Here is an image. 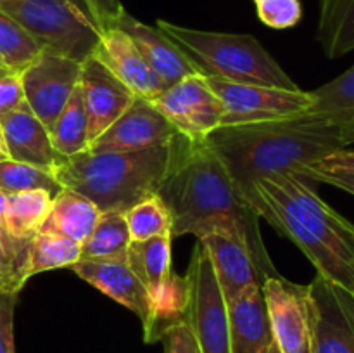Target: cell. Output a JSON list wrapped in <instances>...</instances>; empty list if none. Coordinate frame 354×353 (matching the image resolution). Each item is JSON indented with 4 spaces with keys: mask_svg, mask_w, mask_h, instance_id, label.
Listing matches in <instances>:
<instances>
[{
    "mask_svg": "<svg viewBox=\"0 0 354 353\" xmlns=\"http://www.w3.org/2000/svg\"><path fill=\"white\" fill-rule=\"evenodd\" d=\"M206 144L221 159L239 192L258 180L297 173L354 145V113L306 111L265 123L220 127Z\"/></svg>",
    "mask_w": 354,
    "mask_h": 353,
    "instance_id": "cell-1",
    "label": "cell"
},
{
    "mask_svg": "<svg viewBox=\"0 0 354 353\" xmlns=\"http://www.w3.org/2000/svg\"><path fill=\"white\" fill-rule=\"evenodd\" d=\"M158 196L171 215L173 237L192 234L199 239L209 232L232 235L248 249L263 280L279 275L263 241L259 215L206 141L185 142Z\"/></svg>",
    "mask_w": 354,
    "mask_h": 353,
    "instance_id": "cell-2",
    "label": "cell"
},
{
    "mask_svg": "<svg viewBox=\"0 0 354 353\" xmlns=\"http://www.w3.org/2000/svg\"><path fill=\"white\" fill-rule=\"evenodd\" d=\"M245 201L308 256L318 275L354 296V225L328 206L311 182L279 173L258 180Z\"/></svg>",
    "mask_w": 354,
    "mask_h": 353,
    "instance_id": "cell-3",
    "label": "cell"
},
{
    "mask_svg": "<svg viewBox=\"0 0 354 353\" xmlns=\"http://www.w3.org/2000/svg\"><path fill=\"white\" fill-rule=\"evenodd\" d=\"M185 142V137L176 135L168 144L144 151L59 156L50 172L62 187L88 197L102 213H124L138 201L158 194Z\"/></svg>",
    "mask_w": 354,
    "mask_h": 353,
    "instance_id": "cell-4",
    "label": "cell"
},
{
    "mask_svg": "<svg viewBox=\"0 0 354 353\" xmlns=\"http://www.w3.org/2000/svg\"><path fill=\"white\" fill-rule=\"evenodd\" d=\"M156 26L192 59L204 76L275 89H299L252 35L192 30L162 19H158Z\"/></svg>",
    "mask_w": 354,
    "mask_h": 353,
    "instance_id": "cell-5",
    "label": "cell"
},
{
    "mask_svg": "<svg viewBox=\"0 0 354 353\" xmlns=\"http://www.w3.org/2000/svg\"><path fill=\"white\" fill-rule=\"evenodd\" d=\"M0 10L19 23L44 52L85 62L102 30L82 0H9Z\"/></svg>",
    "mask_w": 354,
    "mask_h": 353,
    "instance_id": "cell-6",
    "label": "cell"
},
{
    "mask_svg": "<svg viewBox=\"0 0 354 353\" xmlns=\"http://www.w3.org/2000/svg\"><path fill=\"white\" fill-rule=\"evenodd\" d=\"M187 280L185 322L199 353H232L228 308L206 248L197 241Z\"/></svg>",
    "mask_w": 354,
    "mask_h": 353,
    "instance_id": "cell-7",
    "label": "cell"
},
{
    "mask_svg": "<svg viewBox=\"0 0 354 353\" xmlns=\"http://www.w3.org/2000/svg\"><path fill=\"white\" fill-rule=\"evenodd\" d=\"M206 82L221 102V127L282 120L306 113L313 106L311 92L301 89L234 83L214 76H206Z\"/></svg>",
    "mask_w": 354,
    "mask_h": 353,
    "instance_id": "cell-8",
    "label": "cell"
},
{
    "mask_svg": "<svg viewBox=\"0 0 354 353\" xmlns=\"http://www.w3.org/2000/svg\"><path fill=\"white\" fill-rule=\"evenodd\" d=\"M151 102L190 142H204L221 127V102L203 75L180 80Z\"/></svg>",
    "mask_w": 354,
    "mask_h": 353,
    "instance_id": "cell-9",
    "label": "cell"
},
{
    "mask_svg": "<svg viewBox=\"0 0 354 353\" xmlns=\"http://www.w3.org/2000/svg\"><path fill=\"white\" fill-rule=\"evenodd\" d=\"M311 353H354V296L337 284L315 277L308 284Z\"/></svg>",
    "mask_w": 354,
    "mask_h": 353,
    "instance_id": "cell-10",
    "label": "cell"
},
{
    "mask_svg": "<svg viewBox=\"0 0 354 353\" xmlns=\"http://www.w3.org/2000/svg\"><path fill=\"white\" fill-rule=\"evenodd\" d=\"M273 343L280 353H311V311L308 286L279 275L261 284Z\"/></svg>",
    "mask_w": 354,
    "mask_h": 353,
    "instance_id": "cell-11",
    "label": "cell"
},
{
    "mask_svg": "<svg viewBox=\"0 0 354 353\" xmlns=\"http://www.w3.org/2000/svg\"><path fill=\"white\" fill-rule=\"evenodd\" d=\"M80 76L82 62L50 52H41L21 73L28 107L48 128V132L75 92Z\"/></svg>",
    "mask_w": 354,
    "mask_h": 353,
    "instance_id": "cell-12",
    "label": "cell"
},
{
    "mask_svg": "<svg viewBox=\"0 0 354 353\" xmlns=\"http://www.w3.org/2000/svg\"><path fill=\"white\" fill-rule=\"evenodd\" d=\"M176 130L147 99L137 97L130 107L88 145L90 152L144 151L168 144Z\"/></svg>",
    "mask_w": 354,
    "mask_h": 353,
    "instance_id": "cell-13",
    "label": "cell"
},
{
    "mask_svg": "<svg viewBox=\"0 0 354 353\" xmlns=\"http://www.w3.org/2000/svg\"><path fill=\"white\" fill-rule=\"evenodd\" d=\"M80 87L83 90L88 120V141L92 144L133 104L137 96L93 57L86 59L82 64Z\"/></svg>",
    "mask_w": 354,
    "mask_h": 353,
    "instance_id": "cell-14",
    "label": "cell"
},
{
    "mask_svg": "<svg viewBox=\"0 0 354 353\" xmlns=\"http://www.w3.org/2000/svg\"><path fill=\"white\" fill-rule=\"evenodd\" d=\"M92 57L109 69L137 97L152 100L166 90L161 80L142 57L133 40L118 26L102 31L99 47Z\"/></svg>",
    "mask_w": 354,
    "mask_h": 353,
    "instance_id": "cell-15",
    "label": "cell"
},
{
    "mask_svg": "<svg viewBox=\"0 0 354 353\" xmlns=\"http://www.w3.org/2000/svg\"><path fill=\"white\" fill-rule=\"evenodd\" d=\"M114 26L123 30L133 40L149 68L156 73V76L161 80L166 89L187 76L203 75V71L194 64L192 59L171 38L166 37L158 26H149V24L135 19L127 9L121 12L120 19L116 21Z\"/></svg>",
    "mask_w": 354,
    "mask_h": 353,
    "instance_id": "cell-16",
    "label": "cell"
},
{
    "mask_svg": "<svg viewBox=\"0 0 354 353\" xmlns=\"http://www.w3.org/2000/svg\"><path fill=\"white\" fill-rule=\"evenodd\" d=\"M69 269L90 286L133 311L140 318L144 336H147L152 324V305L144 284L127 262H76Z\"/></svg>",
    "mask_w": 354,
    "mask_h": 353,
    "instance_id": "cell-17",
    "label": "cell"
},
{
    "mask_svg": "<svg viewBox=\"0 0 354 353\" xmlns=\"http://www.w3.org/2000/svg\"><path fill=\"white\" fill-rule=\"evenodd\" d=\"M197 241L206 248L214 277L227 303L237 298L245 287L263 284L261 273L256 269L251 255L237 239L220 232H209L201 235Z\"/></svg>",
    "mask_w": 354,
    "mask_h": 353,
    "instance_id": "cell-18",
    "label": "cell"
},
{
    "mask_svg": "<svg viewBox=\"0 0 354 353\" xmlns=\"http://www.w3.org/2000/svg\"><path fill=\"white\" fill-rule=\"evenodd\" d=\"M0 128L10 159L50 172L59 154L52 145L48 128L35 116L28 104L0 118Z\"/></svg>",
    "mask_w": 354,
    "mask_h": 353,
    "instance_id": "cell-19",
    "label": "cell"
},
{
    "mask_svg": "<svg viewBox=\"0 0 354 353\" xmlns=\"http://www.w3.org/2000/svg\"><path fill=\"white\" fill-rule=\"evenodd\" d=\"M227 308L232 353H270L273 334L261 284L245 287Z\"/></svg>",
    "mask_w": 354,
    "mask_h": 353,
    "instance_id": "cell-20",
    "label": "cell"
},
{
    "mask_svg": "<svg viewBox=\"0 0 354 353\" xmlns=\"http://www.w3.org/2000/svg\"><path fill=\"white\" fill-rule=\"evenodd\" d=\"M102 211L93 201L71 189H62L52 199L40 232L57 234L82 244L99 221Z\"/></svg>",
    "mask_w": 354,
    "mask_h": 353,
    "instance_id": "cell-21",
    "label": "cell"
},
{
    "mask_svg": "<svg viewBox=\"0 0 354 353\" xmlns=\"http://www.w3.org/2000/svg\"><path fill=\"white\" fill-rule=\"evenodd\" d=\"M131 237L123 211L100 215L88 237L82 242L80 262H127Z\"/></svg>",
    "mask_w": 354,
    "mask_h": 353,
    "instance_id": "cell-22",
    "label": "cell"
},
{
    "mask_svg": "<svg viewBox=\"0 0 354 353\" xmlns=\"http://www.w3.org/2000/svg\"><path fill=\"white\" fill-rule=\"evenodd\" d=\"M317 40L328 59L354 51V0H320Z\"/></svg>",
    "mask_w": 354,
    "mask_h": 353,
    "instance_id": "cell-23",
    "label": "cell"
},
{
    "mask_svg": "<svg viewBox=\"0 0 354 353\" xmlns=\"http://www.w3.org/2000/svg\"><path fill=\"white\" fill-rule=\"evenodd\" d=\"M54 196L47 190H26L7 196L3 230L17 241H31L40 232Z\"/></svg>",
    "mask_w": 354,
    "mask_h": 353,
    "instance_id": "cell-24",
    "label": "cell"
},
{
    "mask_svg": "<svg viewBox=\"0 0 354 353\" xmlns=\"http://www.w3.org/2000/svg\"><path fill=\"white\" fill-rule=\"evenodd\" d=\"M52 145L59 156H76L88 151V120L80 83L50 128Z\"/></svg>",
    "mask_w": 354,
    "mask_h": 353,
    "instance_id": "cell-25",
    "label": "cell"
},
{
    "mask_svg": "<svg viewBox=\"0 0 354 353\" xmlns=\"http://www.w3.org/2000/svg\"><path fill=\"white\" fill-rule=\"evenodd\" d=\"M80 255H82L80 242L57 234L38 232L28 244L24 277L28 280L48 270L75 265L76 262H80Z\"/></svg>",
    "mask_w": 354,
    "mask_h": 353,
    "instance_id": "cell-26",
    "label": "cell"
},
{
    "mask_svg": "<svg viewBox=\"0 0 354 353\" xmlns=\"http://www.w3.org/2000/svg\"><path fill=\"white\" fill-rule=\"evenodd\" d=\"M41 52V47L30 33L0 10V64L10 73L21 75Z\"/></svg>",
    "mask_w": 354,
    "mask_h": 353,
    "instance_id": "cell-27",
    "label": "cell"
},
{
    "mask_svg": "<svg viewBox=\"0 0 354 353\" xmlns=\"http://www.w3.org/2000/svg\"><path fill=\"white\" fill-rule=\"evenodd\" d=\"M124 218L131 241H144V239L171 234V215L158 194L133 204L130 210L124 211Z\"/></svg>",
    "mask_w": 354,
    "mask_h": 353,
    "instance_id": "cell-28",
    "label": "cell"
},
{
    "mask_svg": "<svg viewBox=\"0 0 354 353\" xmlns=\"http://www.w3.org/2000/svg\"><path fill=\"white\" fill-rule=\"evenodd\" d=\"M62 189L64 187L47 170L14 159L0 161V190L7 196L26 190H47L55 197Z\"/></svg>",
    "mask_w": 354,
    "mask_h": 353,
    "instance_id": "cell-29",
    "label": "cell"
},
{
    "mask_svg": "<svg viewBox=\"0 0 354 353\" xmlns=\"http://www.w3.org/2000/svg\"><path fill=\"white\" fill-rule=\"evenodd\" d=\"M30 241H17L0 228V291L19 294L24 284V262Z\"/></svg>",
    "mask_w": 354,
    "mask_h": 353,
    "instance_id": "cell-30",
    "label": "cell"
},
{
    "mask_svg": "<svg viewBox=\"0 0 354 353\" xmlns=\"http://www.w3.org/2000/svg\"><path fill=\"white\" fill-rule=\"evenodd\" d=\"M315 113H354V64L337 78L311 90Z\"/></svg>",
    "mask_w": 354,
    "mask_h": 353,
    "instance_id": "cell-31",
    "label": "cell"
},
{
    "mask_svg": "<svg viewBox=\"0 0 354 353\" xmlns=\"http://www.w3.org/2000/svg\"><path fill=\"white\" fill-rule=\"evenodd\" d=\"M259 21L273 30L294 28L303 17L299 0H252Z\"/></svg>",
    "mask_w": 354,
    "mask_h": 353,
    "instance_id": "cell-32",
    "label": "cell"
},
{
    "mask_svg": "<svg viewBox=\"0 0 354 353\" xmlns=\"http://www.w3.org/2000/svg\"><path fill=\"white\" fill-rule=\"evenodd\" d=\"M310 172L328 173V175H341L354 179V151L353 149H344V151L334 152V154L327 156V158H324L317 165L303 168L297 173V176L304 179V175Z\"/></svg>",
    "mask_w": 354,
    "mask_h": 353,
    "instance_id": "cell-33",
    "label": "cell"
},
{
    "mask_svg": "<svg viewBox=\"0 0 354 353\" xmlns=\"http://www.w3.org/2000/svg\"><path fill=\"white\" fill-rule=\"evenodd\" d=\"M19 294L0 291V353H16L14 346V311Z\"/></svg>",
    "mask_w": 354,
    "mask_h": 353,
    "instance_id": "cell-34",
    "label": "cell"
},
{
    "mask_svg": "<svg viewBox=\"0 0 354 353\" xmlns=\"http://www.w3.org/2000/svg\"><path fill=\"white\" fill-rule=\"evenodd\" d=\"M23 104H26V99H24L21 75L7 73L0 78V118L19 109Z\"/></svg>",
    "mask_w": 354,
    "mask_h": 353,
    "instance_id": "cell-35",
    "label": "cell"
},
{
    "mask_svg": "<svg viewBox=\"0 0 354 353\" xmlns=\"http://www.w3.org/2000/svg\"><path fill=\"white\" fill-rule=\"evenodd\" d=\"M165 353H199L196 338L185 320L171 325L161 338Z\"/></svg>",
    "mask_w": 354,
    "mask_h": 353,
    "instance_id": "cell-36",
    "label": "cell"
},
{
    "mask_svg": "<svg viewBox=\"0 0 354 353\" xmlns=\"http://www.w3.org/2000/svg\"><path fill=\"white\" fill-rule=\"evenodd\" d=\"M82 2L85 3V7L102 31L113 28L124 10L120 0H82Z\"/></svg>",
    "mask_w": 354,
    "mask_h": 353,
    "instance_id": "cell-37",
    "label": "cell"
},
{
    "mask_svg": "<svg viewBox=\"0 0 354 353\" xmlns=\"http://www.w3.org/2000/svg\"><path fill=\"white\" fill-rule=\"evenodd\" d=\"M304 180L308 182H322L328 183V185H334L337 189L344 190V192H349L354 196V179H349V176H341V175H328V173H317L310 172L304 175Z\"/></svg>",
    "mask_w": 354,
    "mask_h": 353,
    "instance_id": "cell-38",
    "label": "cell"
},
{
    "mask_svg": "<svg viewBox=\"0 0 354 353\" xmlns=\"http://www.w3.org/2000/svg\"><path fill=\"white\" fill-rule=\"evenodd\" d=\"M6 208H7V194H3L2 190H0V228H2V230H3V221H6Z\"/></svg>",
    "mask_w": 354,
    "mask_h": 353,
    "instance_id": "cell-39",
    "label": "cell"
},
{
    "mask_svg": "<svg viewBox=\"0 0 354 353\" xmlns=\"http://www.w3.org/2000/svg\"><path fill=\"white\" fill-rule=\"evenodd\" d=\"M9 158V152H7L6 142H3V135H2V128H0V161H6Z\"/></svg>",
    "mask_w": 354,
    "mask_h": 353,
    "instance_id": "cell-40",
    "label": "cell"
},
{
    "mask_svg": "<svg viewBox=\"0 0 354 353\" xmlns=\"http://www.w3.org/2000/svg\"><path fill=\"white\" fill-rule=\"evenodd\" d=\"M7 73H10L9 69H6V68H3V66H0V78H2L3 75H7Z\"/></svg>",
    "mask_w": 354,
    "mask_h": 353,
    "instance_id": "cell-41",
    "label": "cell"
},
{
    "mask_svg": "<svg viewBox=\"0 0 354 353\" xmlns=\"http://www.w3.org/2000/svg\"><path fill=\"white\" fill-rule=\"evenodd\" d=\"M270 353H280V352H279V348H277V345H275V343H273V345H272V348H270Z\"/></svg>",
    "mask_w": 354,
    "mask_h": 353,
    "instance_id": "cell-42",
    "label": "cell"
},
{
    "mask_svg": "<svg viewBox=\"0 0 354 353\" xmlns=\"http://www.w3.org/2000/svg\"><path fill=\"white\" fill-rule=\"evenodd\" d=\"M7 2H9V0H0V7H2L3 3H7Z\"/></svg>",
    "mask_w": 354,
    "mask_h": 353,
    "instance_id": "cell-43",
    "label": "cell"
},
{
    "mask_svg": "<svg viewBox=\"0 0 354 353\" xmlns=\"http://www.w3.org/2000/svg\"><path fill=\"white\" fill-rule=\"evenodd\" d=\"M0 66H2V64H0ZM6 69H7V68H6Z\"/></svg>",
    "mask_w": 354,
    "mask_h": 353,
    "instance_id": "cell-44",
    "label": "cell"
}]
</instances>
